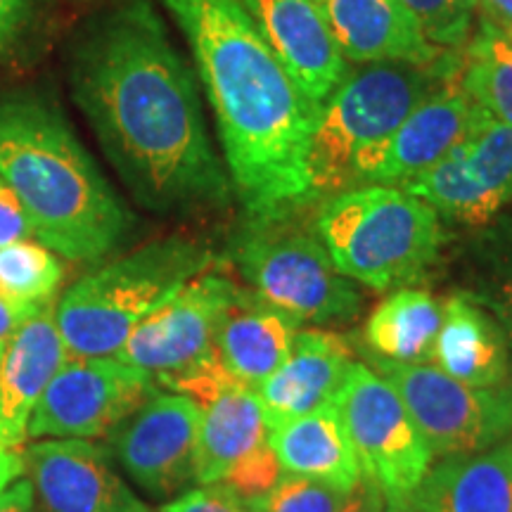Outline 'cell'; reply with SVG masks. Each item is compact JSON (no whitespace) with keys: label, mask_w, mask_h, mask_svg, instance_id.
Wrapping results in <instances>:
<instances>
[{"label":"cell","mask_w":512,"mask_h":512,"mask_svg":"<svg viewBox=\"0 0 512 512\" xmlns=\"http://www.w3.org/2000/svg\"><path fill=\"white\" fill-rule=\"evenodd\" d=\"M216 264L209 242L174 233L93 268L55 306L69 358L114 356L152 311Z\"/></svg>","instance_id":"obj_5"},{"label":"cell","mask_w":512,"mask_h":512,"mask_svg":"<svg viewBox=\"0 0 512 512\" xmlns=\"http://www.w3.org/2000/svg\"><path fill=\"white\" fill-rule=\"evenodd\" d=\"M470 95L460 86V74L420 102L403 119L370 166L363 185H399L420 176L465 138L472 117Z\"/></svg>","instance_id":"obj_18"},{"label":"cell","mask_w":512,"mask_h":512,"mask_svg":"<svg viewBox=\"0 0 512 512\" xmlns=\"http://www.w3.org/2000/svg\"><path fill=\"white\" fill-rule=\"evenodd\" d=\"M354 363L347 337L328 330H299L283 366L254 389L268 427L330 403L344 387Z\"/></svg>","instance_id":"obj_19"},{"label":"cell","mask_w":512,"mask_h":512,"mask_svg":"<svg viewBox=\"0 0 512 512\" xmlns=\"http://www.w3.org/2000/svg\"><path fill=\"white\" fill-rule=\"evenodd\" d=\"M230 259L256 297L299 325L347 323L363 309L361 290L337 271L316 230L302 228L299 216L245 219L230 242Z\"/></svg>","instance_id":"obj_7"},{"label":"cell","mask_w":512,"mask_h":512,"mask_svg":"<svg viewBox=\"0 0 512 512\" xmlns=\"http://www.w3.org/2000/svg\"><path fill=\"white\" fill-rule=\"evenodd\" d=\"M508 38H510V36H508ZM510 41H512V38H510Z\"/></svg>","instance_id":"obj_40"},{"label":"cell","mask_w":512,"mask_h":512,"mask_svg":"<svg viewBox=\"0 0 512 512\" xmlns=\"http://www.w3.org/2000/svg\"><path fill=\"white\" fill-rule=\"evenodd\" d=\"M460 86L491 117L512 128V41L486 19L465 46Z\"/></svg>","instance_id":"obj_27"},{"label":"cell","mask_w":512,"mask_h":512,"mask_svg":"<svg viewBox=\"0 0 512 512\" xmlns=\"http://www.w3.org/2000/svg\"><path fill=\"white\" fill-rule=\"evenodd\" d=\"M242 294L238 283L211 266L152 311L114 358L152 377L176 373L214 351L223 320Z\"/></svg>","instance_id":"obj_12"},{"label":"cell","mask_w":512,"mask_h":512,"mask_svg":"<svg viewBox=\"0 0 512 512\" xmlns=\"http://www.w3.org/2000/svg\"><path fill=\"white\" fill-rule=\"evenodd\" d=\"M157 392L155 377L114 356L69 358L38 399L31 439H98Z\"/></svg>","instance_id":"obj_11"},{"label":"cell","mask_w":512,"mask_h":512,"mask_svg":"<svg viewBox=\"0 0 512 512\" xmlns=\"http://www.w3.org/2000/svg\"><path fill=\"white\" fill-rule=\"evenodd\" d=\"M29 313L31 311L19 309V306L8 302V299L0 297V356H3V349L5 344H8V339L12 337V332L19 328V323H22Z\"/></svg>","instance_id":"obj_38"},{"label":"cell","mask_w":512,"mask_h":512,"mask_svg":"<svg viewBox=\"0 0 512 512\" xmlns=\"http://www.w3.org/2000/svg\"><path fill=\"white\" fill-rule=\"evenodd\" d=\"M406 503L415 512H512V441L441 458Z\"/></svg>","instance_id":"obj_21"},{"label":"cell","mask_w":512,"mask_h":512,"mask_svg":"<svg viewBox=\"0 0 512 512\" xmlns=\"http://www.w3.org/2000/svg\"><path fill=\"white\" fill-rule=\"evenodd\" d=\"M456 268L458 292L482 304L501 323L512 351V204L486 226L470 230Z\"/></svg>","instance_id":"obj_26"},{"label":"cell","mask_w":512,"mask_h":512,"mask_svg":"<svg viewBox=\"0 0 512 512\" xmlns=\"http://www.w3.org/2000/svg\"><path fill=\"white\" fill-rule=\"evenodd\" d=\"M441 50L465 48L475 27V0H399Z\"/></svg>","instance_id":"obj_29"},{"label":"cell","mask_w":512,"mask_h":512,"mask_svg":"<svg viewBox=\"0 0 512 512\" xmlns=\"http://www.w3.org/2000/svg\"><path fill=\"white\" fill-rule=\"evenodd\" d=\"M34 238V228L15 190L0 178V247Z\"/></svg>","instance_id":"obj_33"},{"label":"cell","mask_w":512,"mask_h":512,"mask_svg":"<svg viewBox=\"0 0 512 512\" xmlns=\"http://www.w3.org/2000/svg\"><path fill=\"white\" fill-rule=\"evenodd\" d=\"M387 510V496L368 479H361L354 491H349L339 512H384Z\"/></svg>","instance_id":"obj_35"},{"label":"cell","mask_w":512,"mask_h":512,"mask_svg":"<svg viewBox=\"0 0 512 512\" xmlns=\"http://www.w3.org/2000/svg\"><path fill=\"white\" fill-rule=\"evenodd\" d=\"M399 188L430 204L451 226H486L512 204V128L475 102L465 138Z\"/></svg>","instance_id":"obj_10"},{"label":"cell","mask_w":512,"mask_h":512,"mask_svg":"<svg viewBox=\"0 0 512 512\" xmlns=\"http://www.w3.org/2000/svg\"><path fill=\"white\" fill-rule=\"evenodd\" d=\"M0 178L22 202L34 238L74 264L107 259L133 228L69 119L38 93L0 98Z\"/></svg>","instance_id":"obj_3"},{"label":"cell","mask_w":512,"mask_h":512,"mask_svg":"<svg viewBox=\"0 0 512 512\" xmlns=\"http://www.w3.org/2000/svg\"><path fill=\"white\" fill-rule=\"evenodd\" d=\"M67 72L76 107L138 207L176 219L230 207L200 83L152 0L95 15L74 38Z\"/></svg>","instance_id":"obj_1"},{"label":"cell","mask_w":512,"mask_h":512,"mask_svg":"<svg viewBox=\"0 0 512 512\" xmlns=\"http://www.w3.org/2000/svg\"><path fill=\"white\" fill-rule=\"evenodd\" d=\"M444 302L427 290L399 287L370 311L363 328L368 354L406 366L432 363Z\"/></svg>","instance_id":"obj_24"},{"label":"cell","mask_w":512,"mask_h":512,"mask_svg":"<svg viewBox=\"0 0 512 512\" xmlns=\"http://www.w3.org/2000/svg\"><path fill=\"white\" fill-rule=\"evenodd\" d=\"M64 275L67 268L60 256L41 242L22 240L0 247V297L19 309L36 311L55 304Z\"/></svg>","instance_id":"obj_28"},{"label":"cell","mask_w":512,"mask_h":512,"mask_svg":"<svg viewBox=\"0 0 512 512\" xmlns=\"http://www.w3.org/2000/svg\"><path fill=\"white\" fill-rule=\"evenodd\" d=\"M349 491L316 482V479L283 475L266 496L249 501L252 512H339Z\"/></svg>","instance_id":"obj_30"},{"label":"cell","mask_w":512,"mask_h":512,"mask_svg":"<svg viewBox=\"0 0 512 512\" xmlns=\"http://www.w3.org/2000/svg\"><path fill=\"white\" fill-rule=\"evenodd\" d=\"M332 403L363 479L387 501H406L434 465V451L396 389L366 363H354Z\"/></svg>","instance_id":"obj_9"},{"label":"cell","mask_w":512,"mask_h":512,"mask_svg":"<svg viewBox=\"0 0 512 512\" xmlns=\"http://www.w3.org/2000/svg\"><path fill=\"white\" fill-rule=\"evenodd\" d=\"M55 304L38 306L19 323L0 356V448L17 451L50 380L69 361Z\"/></svg>","instance_id":"obj_16"},{"label":"cell","mask_w":512,"mask_h":512,"mask_svg":"<svg viewBox=\"0 0 512 512\" xmlns=\"http://www.w3.org/2000/svg\"><path fill=\"white\" fill-rule=\"evenodd\" d=\"M430 366L470 387H503L512 380V351L501 323L467 297L451 292Z\"/></svg>","instance_id":"obj_20"},{"label":"cell","mask_w":512,"mask_h":512,"mask_svg":"<svg viewBox=\"0 0 512 512\" xmlns=\"http://www.w3.org/2000/svg\"><path fill=\"white\" fill-rule=\"evenodd\" d=\"M268 441L287 475L316 479L339 491H354L363 479L347 430L332 401L299 418L271 425Z\"/></svg>","instance_id":"obj_22"},{"label":"cell","mask_w":512,"mask_h":512,"mask_svg":"<svg viewBox=\"0 0 512 512\" xmlns=\"http://www.w3.org/2000/svg\"><path fill=\"white\" fill-rule=\"evenodd\" d=\"M280 477H283L280 460L275 456L271 441H264V444L256 446L252 453H247L245 458H240L238 463L230 467L219 484L249 503L266 496L280 482Z\"/></svg>","instance_id":"obj_31"},{"label":"cell","mask_w":512,"mask_h":512,"mask_svg":"<svg viewBox=\"0 0 512 512\" xmlns=\"http://www.w3.org/2000/svg\"><path fill=\"white\" fill-rule=\"evenodd\" d=\"M275 60L320 107L351 72L316 0H240Z\"/></svg>","instance_id":"obj_15"},{"label":"cell","mask_w":512,"mask_h":512,"mask_svg":"<svg viewBox=\"0 0 512 512\" xmlns=\"http://www.w3.org/2000/svg\"><path fill=\"white\" fill-rule=\"evenodd\" d=\"M482 19L512 38V0H475Z\"/></svg>","instance_id":"obj_37"},{"label":"cell","mask_w":512,"mask_h":512,"mask_svg":"<svg viewBox=\"0 0 512 512\" xmlns=\"http://www.w3.org/2000/svg\"><path fill=\"white\" fill-rule=\"evenodd\" d=\"M200 420V403L176 392H155L107 434V444L145 494L176 498L197 482Z\"/></svg>","instance_id":"obj_13"},{"label":"cell","mask_w":512,"mask_h":512,"mask_svg":"<svg viewBox=\"0 0 512 512\" xmlns=\"http://www.w3.org/2000/svg\"><path fill=\"white\" fill-rule=\"evenodd\" d=\"M313 230L339 273L380 292L420 283L448 242L437 211L396 185H361L325 197Z\"/></svg>","instance_id":"obj_6"},{"label":"cell","mask_w":512,"mask_h":512,"mask_svg":"<svg viewBox=\"0 0 512 512\" xmlns=\"http://www.w3.org/2000/svg\"><path fill=\"white\" fill-rule=\"evenodd\" d=\"M384 512H415L406 501H387V510Z\"/></svg>","instance_id":"obj_39"},{"label":"cell","mask_w":512,"mask_h":512,"mask_svg":"<svg viewBox=\"0 0 512 512\" xmlns=\"http://www.w3.org/2000/svg\"><path fill=\"white\" fill-rule=\"evenodd\" d=\"M0 512H46L38 505L29 479H15L8 489L0 494Z\"/></svg>","instance_id":"obj_36"},{"label":"cell","mask_w":512,"mask_h":512,"mask_svg":"<svg viewBox=\"0 0 512 512\" xmlns=\"http://www.w3.org/2000/svg\"><path fill=\"white\" fill-rule=\"evenodd\" d=\"M463 55L448 50L437 62L366 64L349 72L320 105L309 145L311 190L320 204L337 192L361 188L375 157L422 100L456 79Z\"/></svg>","instance_id":"obj_4"},{"label":"cell","mask_w":512,"mask_h":512,"mask_svg":"<svg viewBox=\"0 0 512 512\" xmlns=\"http://www.w3.org/2000/svg\"><path fill=\"white\" fill-rule=\"evenodd\" d=\"M38 505L46 512H150L88 439H36L22 453Z\"/></svg>","instance_id":"obj_14"},{"label":"cell","mask_w":512,"mask_h":512,"mask_svg":"<svg viewBox=\"0 0 512 512\" xmlns=\"http://www.w3.org/2000/svg\"><path fill=\"white\" fill-rule=\"evenodd\" d=\"M200 408L197 484H219L240 458L268 441L266 411L254 389L242 384Z\"/></svg>","instance_id":"obj_25"},{"label":"cell","mask_w":512,"mask_h":512,"mask_svg":"<svg viewBox=\"0 0 512 512\" xmlns=\"http://www.w3.org/2000/svg\"><path fill=\"white\" fill-rule=\"evenodd\" d=\"M159 512H252V508L223 484H200L171 498Z\"/></svg>","instance_id":"obj_32"},{"label":"cell","mask_w":512,"mask_h":512,"mask_svg":"<svg viewBox=\"0 0 512 512\" xmlns=\"http://www.w3.org/2000/svg\"><path fill=\"white\" fill-rule=\"evenodd\" d=\"M361 358L396 389L434 458L482 453L512 434V384L470 387L430 363H392L366 349Z\"/></svg>","instance_id":"obj_8"},{"label":"cell","mask_w":512,"mask_h":512,"mask_svg":"<svg viewBox=\"0 0 512 512\" xmlns=\"http://www.w3.org/2000/svg\"><path fill=\"white\" fill-rule=\"evenodd\" d=\"M159 3L192 50L245 219H292L316 207L309 145L320 107L280 67L240 0Z\"/></svg>","instance_id":"obj_2"},{"label":"cell","mask_w":512,"mask_h":512,"mask_svg":"<svg viewBox=\"0 0 512 512\" xmlns=\"http://www.w3.org/2000/svg\"><path fill=\"white\" fill-rule=\"evenodd\" d=\"M31 0H0V62L19 46L31 22Z\"/></svg>","instance_id":"obj_34"},{"label":"cell","mask_w":512,"mask_h":512,"mask_svg":"<svg viewBox=\"0 0 512 512\" xmlns=\"http://www.w3.org/2000/svg\"><path fill=\"white\" fill-rule=\"evenodd\" d=\"M339 50L354 64H425L448 50L434 46L399 0H316Z\"/></svg>","instance_id":"obj_17"},{"label":"cell","mask_w":512,"mask_h":512,"mask_svg":"<svg viewBox=\"0 0 512 512\" xmlns=\"http://www.w3.org/2000/svg\"><path fill=\"white\" fill-rule=\"evenodd\" d=\"M297 332V320L245 290L223 320L214 349L235 380L256 389L283 366Z\"/></svg>","instance_id":"obj_23"}]
</instances>
